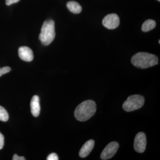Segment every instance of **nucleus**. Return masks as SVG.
Returning <instances> with one entry per match:
<instances>
[{"label": "nucleus", "instance_id": "f257e3e1", "mask_svg": "<svg viewBox=\"0 0 160 160\" xmlns=\"http://www.w3.org/2000/svg\"><path fill=\"white\" fill-rule=\"evenodd\" d=\"M96 104L92 100L84 101L75 110V117L80 122H85L92 117L96 111Z\"/></svg>", "mask_w": 160, "mask_h": 160}, {"label": "nucleus", "instance_id": "f03ea898", "mask_svg": "<svg viewBox=\"0 0 160 160\" xmlns=\"http://www.w3.org/2000/svg\"><path fill=\"white\" fill-rule=\"evenodd\" d=\"M131 62L133 66L140 68L146 69L158 65V59L156 56L145 52H139L132 56Z\"/></svg>", "mask_w": 160, "mask_h": 160}, {"label": "nucleus", "instance_id": "7ed1b4c3", "mask_svg": "<svg viewBox=\"0 0 160 160\" xmlns=\"http://www.w3.org/2000/svg\"><path fill=\"white\" fill-rule=\"evenodd\" d=\"M55 37V23L53 20L45 21L43 23L39 35V40L44 46H48Z\"/></svg>", "mask_w": 160, "mask_h": 160}, {"label": "nucleus", "instance_id": "20e7f679", "mask_svg": "<svg viewBox=\"0 0 160 160\" xmlns=\"http://www.w3.org/2000/svg\"><path fill=\"white\" fill-rule=\"evenodd\" d=\"M145 98L140 95H133L128 97L123 103V109L126 112L134 111L140 109L144 105Z\"/></svg>", "mask_w": 160, "mask_h": 160}, {"label": "nucleus", "instance_id": "39448f33", "mask_svg": "<svg viewBox=\"0 0 160 160\" xmlns=\"http://www.w3.org/2000/svg\"><path fill=\"white\" fill-rule=\"evenodd\" d=\"M119 147V145L117 142H111L107 145L103 150L101 155L102 160H106L111 158L114 156Z\"/></svg>", "mask_w": 160, "mask_h": 160}, {"label": "nucleus", "instance_id": "423d86ee", "mask_svg": "<svg viewBox=\"0 0 160 160\" xmlns=\"http://www.w3.org/2000/svg\"><path fill=\"white\" fill-rule=\"evenodd\" d=\"M103 26L107 29H113L117 28L120 24V19L118 16L115 13L107 15L102 21Z\"/></svg>", "mask_w": 160, "mask_h": 160}, {"label": "nucleus", "instance_id": "0eeeda50", "mask_svg": "<svg viewBox=\"0 0 160 160\" xmlns=\"http://www.w3.org/2000/svg\"><path fill=\"white\" fill-rule=\"evenodd\" d=\"M146 134L143 132H140L136 136L134 142L135 150L139 153H142L146 150Z\"/></svg>", "mask_w": 160, "mask_h": 160}, {"label": "nucleus", "instance_id": "6e6552de", "mask_svg": "<svg viewBox=\"0 0 160 160\" xmlns=\"http://www.w3.org/2000/svg\"><path fill=\"white\" fill-rule=\"evenodd\" d=\"M18 55L20 58L25 62H30L33 59V53L29 47L22 46L18 49Z\"/></svg>", "mask_w": 160, "mask_h": 160}, {"label": "nucleus", "instance_id": "1a4fd4ad", "mask_svg": "<svg viewBox=\"0 0 160 160\" xmlns=\"http://www.w3.org/2000/svg\"><path fill=\"white\" fill-rule=\"evenodd\" d=\"M94 146V141L89 140L86 142L80 149L79 156L82 158H86L91 152Z\"/></svg>", "mask_w": 160, "mask_h": 160}, {"label": "nucleus", "instance_id": "9d476101", "mask_svg": "<svg viewBox=\"0 0 160 160\" xmlns=\"http://www.w3.org/2000/svg\"><path fill=\"white\" fill-rule=\"evenodd\" d=\"M31 113L35 117H38L40 114L41 107L40 105L39 98L37 95H35L32 98L30 103Z\"/></svg>", "mask_w": 160, "mask_h": 160}, {"label": "nucleus", "instance_id": "9b49d317", "mask_svg": "<svg viewBox=\"0 0 160 160\" xmlns=\"http://www.w3.org/2000/svg\"><path fill=\"white\" fill-rule=\"evenodd\" d=\"M67 7L69 11L75 14L79 13L82 11V7L81 5L75 1H70L67 3Z\"/></svg>", "mask_w": 160, "mask_h": 160}, {"label": "nucleus", "instance_id": "f8f14e48", "mask_svg": "<svg viewBox=\"0 0 160 160\" xmlns=\"http://www.w3.org/2000/svg\"><path fill=\"white\" fill-rule=\"evenodd\" d=\"M156 25L155 21L152 19H148L143 23L142 27V30L146 32L152 30L155 28Z\"/></svg>", "mask_w": 160, "mask_h": 160}, {"label": "nucleus", "instance_id": "ddd939ff", "mask_svg": "<svg viewBox=\"0 0 160 160\" xmlns=\"http://www.w3.org/2000/svg\"><path fill=\"white\" fill-rule=\"evenodd\" d=\"M9 114L5 108L0 106V121L6 122L9 119Z\"/></svg>", "mask_w": 160, "mask_h": 160}, {"label": "nucleus", "instance_id": "4468645a", "mask_svg": "<svg viewBox=\"0 0 160 160\" xmlns=\"http://www.w3.org/2000/svg\"><path fill=\"white\" fill-rule=\"evenodd\" d=\"M11 70L10 67L8 66L3 67L2 68H0V77L2 76L3 75L8 73Z\"/></svg>", "mask_w": 160, "mask_h": 160}, {"label": "nucleus", "instance_id": "2eb2a0df", "mask_svg": "<svg viewBox=\"0 0 160 160\" xmlns=\"http://www.w3.org/2000/svg\"><path fill=\"white\" fill-rule=\"evenodd\" d=\"M47 160H59L58 155L55 153H52L49 154L47 158Z\"/></svg>", "mask_w": 160, "mask_h": 160}, {"label": "nucleus", "instance_id": "dca6fc26", "mask_svg": "<svg viewBox=\"0 0 160 160\" xmlns=\"http://www.w3.org/2000/svg\"><path fill=\"white\" fill-rule=\"evenodd\" d=\"M4 145V137L3 134L0 132V149L3 148Z\"/></svg>", "mask_w": 160, "mask_h": 160}, {"label": "nucleus", "instance_id": "f3484780", "mask_svg": "<svg viewBox=\"0 0 160 160\" xmlns=\"http://www.w3.org/2000/svg\"><path fill=\"white\" fill-rule=\"evenodd\" d=\"M20 0H6V4L7 6H10L12 4L17 3Z\"/></svg>", "mask_w": 160, "mask_h": 160}, {"label": "nucleus", "instance_id": "a211bd4d", "mask_svg": "<svg viewBox=\"0 0 160 160\" xmlns=\"http://www.w3.org/2000/svg\"><path fill=\"white\" fill-rule=\"evenodd\" d=\"M25 158L23 157H19L17 154H14L12 158V160H25Z\"/></svg>", "mask_w": 160, "mask_h": 160}, {"label": "nucleus", "instance_id": "6ab92c4d", "mask_svg": "<svg viewBox=\"0 0 160 160\" xmlns=\"http://www.w3.org/2000/svg\"><path fill=\"white\" fill-rule=\"evenodd\" d=\"M159 44H160V40H159Z\"/></svg>", "mask_w": 160, "mask_h": 160}, {"label": "nucleus", "instance_id": "aec40b11", "mask_svg": "<svg viewBox=\"0 0 160 160\" xmlns=\"http://www.w3.org/2000/svg\"><path fill=\"white\" fill-rule=\"evenodd\" d=\"M158 1H159V2H160V0H158Z\"/></svg>", "mask_w": 160, "mask_h": 160}]
</instances>
